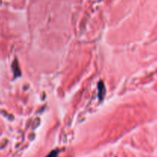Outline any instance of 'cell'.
<instances>
[{"label":"cell","instance_id":"6da1fadb","mask_svg":"<svg viewBox=\"0 0 157 157\" xmlns=\"http://www.w3.org/2000/svg\"><path fill=\"white\" fill-rule=\"evenodd\" d=\"M58 156V153L56 151H52L50 154L48 155L46 157H57Z\"/></svg>","mask_w":157,"mask_h":157}]
</instances>
